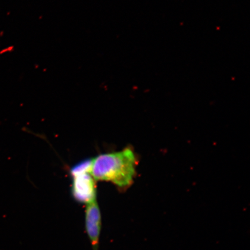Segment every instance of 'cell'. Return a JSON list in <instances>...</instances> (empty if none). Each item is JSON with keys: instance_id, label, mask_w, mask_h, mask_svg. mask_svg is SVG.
I'll list each match as a JSON object with an SVG mask.
<instances>
[{"instance_id": "obj_4", "label": "cell", "mask_w": 250, "mask_h": 250, "mask_svg": "<svg viewBox=\"0 0 250 250\" xmlns=\"http://www.w3.org/2000/svg\"><path fill=\"white\" fill-rule=\"evenodd\" d=\"M92 164V159H86V160L81 162L75 165L70 170V174L72 177L84 173H90Z\"/></svg>"}, {"instance_id": "obj_1", "label": "cell", "mask_w": 250, "mask_h": 250, "mask_svg": "<svg viewBox=\"0 0 250 250\" xmlns=\"http://www.w3.org/2000/svg\"><path fill=\"white\" fill-rule=\"evenodd\" d=\"M137 160L132 149L100 155L92 159L90 174L98 181H109L121 189L129 187L136 174Z\"/></svg>"}, {"instance_id": "obj_2", "label": "cell", "mask_w": 250, "mask_h": 250, "mask_svg": "<svg viewBox=\"0 0 250 250\" xmlns=\"http://www.w3.org/2000/svg\"><path fill=\"white\" fill-rule=\"evenodd\" d=\"M73 177L71 192L74 199L86 205L96 201V184L91 174L84 173Z\"/></svg>"}, {"instance_id": "obj_3", "label": "cell", "mask_w": 250, "mask_h": 250, "mask_svg": "<svg viewBox=\"0 0 250 250\" xmlns=\"http://www.w3.org/2000/svg\"><path fill=\"white\" fill-rule=\"evenodd\" d=\"M85 222L86 232L92 250H99L102 223L101 210L96 201L86 205Z\"/></svg>"}]
</instances>
